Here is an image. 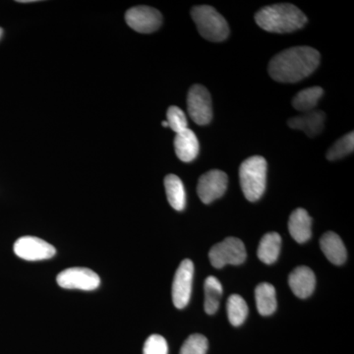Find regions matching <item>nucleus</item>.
Here are the masks:
<instances>
[{"instance_id": "nucleus-27", "label": "nucleus", "mask_w": 354, "mask_h": 354, "mask_svg": "<svg viewBox=\"0 0 354 354\" xmlns=\"http://www.w3.org/2000/svg\"><path fill=\"white\" fill-rule=\"evenodd\" d=\"M162 124L164 127H169V123H167V121H162Z\"/></svg>"}, {"instance_id": "nucleus-28", "label": "nucleus", "mask_w": 354, "mask_h": 354, "mask_svg": "<svg viewBox=\"0 0 354 354\" xmlns=\"http://www.w3.org/2000/svg\"><path fill=\"white\" fill-rule=\"evenodd\" d=\"M2 32H3V31H2L1 28H0V38H1Z\"/></svg>"}, {"instance_id": "nucleus-24", "label": "nucleus", "mask_w": 354, "mask_h": 354, "mask_svg": "<svg viewBox=\"0 0 354 354\" xmlns=\"http://www.w3.org/2000/svg\"><path fill=\"white\" fill-rule=\"evenodd\" d=\"M209 342L205 335L200 334L191 335L180 349V354H206L208 351Z\"/></svg>"}, {"instance_id": "nucleus-22", "label": "nucleus", "mask_w": 354, "mask_h": 354, "mask_svg": "<svg viewBox=\"0 0 354 354\" xmlns=\"http://www.w3.org/2000/svg\"><path fill=\"white\" fill-rule=\"evenodd\" d=\"M228 320L234 327H239L246 320L248 306L245 300L239 295H230L227 304Z\"/></svg>"}, {"instance_id": "nucleus-4", "label": "nucleus", "mask_w": 354, "mask_h": 354, "mask_svg": "<svg viewBox=\"0 0 354 354\" xmlns=\"http://www.w3.org/2000/svg\"><path fill=\"white\" fill-rule=\"evenodd\" d=\"M191 16L203 38L214 43L225 41L230 35L227 20L214 7L199 6L193 7Z\"/></svg>"}, {"instance_id": "nucleus-17", "label": "nucleus", "mask_w": 354, "mask_h": 354, "mask_svg": "<svg viewBox=\"0 0 354 354\" xmlns=\"http://www.w3.org/2000/svg\"><path fill=\"white\" fill-rule=\"evenodd\" d=\"M281 235L277 232H268L262 237L258 246V258L265 264H274L281 253Z\"/></svg>"}, {"instance_id": "nucleus-20", "label": "nucleus", "mask_w": 354, "mask_h": 354, "mask_svg": "<svg viewBox=\"0 0 354 354\" xmlns=\"http://www.w3.org/2000/svg\"><path fill=\"white\" fill-rule=\"evenodd\" d=\"M205 311L209 315H213L220 307L221 298L223 297V286L215 277H209L205 281Z\"/></svg>"}, {"instance_id": "nucleus-14", "label": "nucleus", "mask_w": 354, "mask_h": 354, "mask_svg": "<svg viewBox=\"0 0 354 354\" xmlns=\"http://www.w3.org/2000/svg\"><path fill=\"white\" fill-rule=\"evenodd\" d=\"M199 141L196 134L189 128L177 133L174 139V150L177 158L184 162H190L197 158L199 153Z\"/></svg>"}, {"instance_id": "nucleus-2", "label": "nucleus", "mask_w": 354, "mask_h": 354, "mask_svg": "<svg viewBox=\"0 0 354 354\" xmlns=\"http://www.w3.org/2000/svg\"><path fill=\"white\" fill-rule=\"evenodd\" d=\"M255 21L261 29L270 32L286 34L301 29L306 24V15L290 3L272 4L258 11Z\"/></svg>"}, {"instance_id": "nucleus-9", "label": "nucleus", "mask_w": 354, "mask_h": 354, "mask_svg": "<svg viewBox=\"0 0 354 354\" xmlns=\"http://www.w3.org/2000/svg\"><path fill=\"white\" fill-rule=\"evenodd\" d=\"M125 21L134 31L142 34H150L160 29L162 17L157 9L142 6L133 7L127 10Z\"/></svg>"}, {"instance_id": "nucleus-16", "label": "nucleus", "mask_w": 354, "mask_h": 354, "mask_svg": "<svg viewBox=\"0 0 354 354\" xmlns=\"http://www.w3.org/2000/svg\"><path fill=\"white\" fill-rule=\"evenodd\" d=\"M321 249L327 259L335 265H342L346 262L348 253L341 237L335 232H326L320 241Z\"/></svg>"}, {"instance_id": "nucleus-19", "label": "nucleus", "mask_w": 354, "mask_h": 354, "mask_svg": "<svg viewBox=\"0 0 354 354\" xmlns=\"http://www.w3.org/2000/svg\"><path fill=\"white\" fill-rule=\"evenodd\" d=\"M165 193L167 201L176 211H183L186 205V193L181 179L174 174H169L165 178Z\"/></svg>"}, {"instance_id": "nucleus-25", "label": "nucleus", "mask_w": 354, "mask_h": 354, "mask_svg": "<svg viewBox=\"0 0 354 354\" xmlns=\"http://www.w3.org/2000/svg\"><path fill=\"white\" fill-rule=\"evenodd\" d=\"M167 118L169 127L176 134L188 128L187 118H186L185 113H183V109L177 108L176 106H169L167 109Z\"/></svg>"}, {"instance_id": "nucleus-5", "label": "nucleus", "mask_w": 354, "mask_h": 354, "mask_svg": "<svg viewBox=\"0 0 354 354\" xmlns=\"http://www.w3.org/2000/svg\"><path fill=\"white\" fill-rule=\"evenodd\" d=\"M247 257L245 246L236 237H227L220 243L212 247L209 252L211 264L216 269H221L227 265H241Z\"/></svg>"}, {"instance_id": "nucleus-11", "label": "nucleus", "mask_w": 354, "mask_h": 354, "mask_svg": "<svg viewBox=\"0 0 354 354\" xmlns=\"http://www.w3.org/2000/svg\"><path fill=\"white\" fill-rule=\"evenodd\" d=\"M228 177L225 172L213 169L203 174L198 181L197 193L204 204H211L227 191Z\"/></svg>"}, {"instance_id": "nucleus-8", "label": "nucleus", "mask_w": 354, "mask_h": 354, "mask_svg": "<svg viewBox=\"0 0 354 354\" xmlns=\"http://www.w3.org/2000/svg\"><path fill=\"white\" fill-rule=\"evenodd\" d=\"M193 277H194V264L189 259L183 260L176 270L172 283V301L174 306L183 309L189 304L192 292Z\"/></svg>"}, {"instance_id": "nucleus-23", "label": "nucleus", "mask_w": 354, "mask_h": 354, "mask_svg": "<svg viewBox=\"0 0 354 354\" xmlns=\"http://www.w3.org/2000/svg\"><path fill=\"white\" fill-rule=\"evenodd\" d=\"M354 150V133L351 132L344 135L342 138L330 147L326 153V158L329 160H337L348 156Z\"/></svg>"}, {"instance_id": "nucleus-1", "label": "nucleus", "mask_w": 354, "mask_h": 354, "mask_svg": "<svg viewBox=\"0 0 354 354\" xmlns=\"http://www.w3.org/2000/svg\"><path fill=\"white\" fill-rule=\"evenodd\" d=\"M320 64V53L310 46H295L278 53L270 62V76L279 83H297Z\"/></svg>"}, {"instance_id": "nucleus-6", "label": "nucleus", "mask_w": 354, "mask_h": 354, "mask_svg": "<svg viewBox=\"0 0 354 354\" xmlns=\"http://www.w3.org/2000/svg\"><path fill=\"white\" fill-rule=\"evenodd\" d=\"M58 286L65 290L91 291L101 285L99 274L88 268H70L58 274Z\"/></svg>"}, {"instance_id": "nucleus-13", "label": "nucleus", "mask_w": 354, "mask_h": 354, "mask_svg": "<svg viewBox=\"0 0 354 354\" xmlns=\"http://www.w3.org/2000/svg\"><path fill=\"white\" fill-rule=\"evenodd\" d=\"M326 114L321 111H312L304 115L290 118L288 121V127L292 129L301 130L306 133L310 138H314L323 131L325 125Z\"/></svg>"}, {"instance_id": "nucleus-7", "label": "nucleus", "mask_w": 354, "mask_h": 354, "mask_svg": "<svg viewBox=\"0 0 354 354\" xmlns=\"http://www.w3.org/2000/svg\"><path fill=\"white\" fill-rule=\"evenodd\" d=\"M187 109L190 118L198 125L209 124L213 118L211 95L204 86L194 85L187 95Z\"/></svg>"}, {"instance_id": "nucleus-12", "label": "nucleus", "mask_w": 354, "mask_h": 354, "mask_svg": "<svg viewBox=\"0 0 354 354\" xmlns=\"http://www.w3.org/2000/svg\"><path fill=\"white\" fill-rule=\"evenodd\" d=\"M288 283L295 297L304 299L311 297L315 290L316 277L310 268L301 266L291 272Z\"/></svg>"}, {"instance_id": "nucleus-15", "label": "nucleus", "mask_w": 354, "mask_h": 354, "mask_svg": "<svg viewBox=\"0 0 354 354\" xmlns=\"http://www.w3.org/2000/svg\"><path fill=\"white\" fill-rule=\"evenodd\" d=\"M312 218L306 209L298 208L292 212L288 221V230L298 243H305L311 239Z\"/></svg>"}, {"instance_id": "nucleus-10", "label": "nucleus", "mask_w": 354, "mask_h": 354, "mask_svg": "<svg viewBox=\"0 0 354 354\" xmlns=\"http://www.w3.org/2000/svg\"><path fill=\"white\" fill-rule=\"evenodd\" d=\"M14 253L26 261H43L53 258L57 253L55 247L35 236L21 237L14 244Z\"/></svg>"}, {"instance_id": "nucleus-21", "label": "nucleus", "mask_w": 354, "mask_h": 354, "mask_svg": "<svg viewBox=\"0 0 354 354\" xmlns=\"http://www.w3.org/2000/svg\"><path fill=\"white\" fill-rule=\"evenodd\" d=\"M323 94L324 90L321 87L304 88L293 97V108L302 113H309L315 109Z\"/></svg>"}, {"instance_id": "nucleus-3", "label": "nucleus", "mask_w": 354, "mask_h": 354, "mask_svg": "<svg viewBox=\"0 0 354 354\" xmlns=\"http://www.w3.org/2000/svg\"><path fill=\"white\" fill-rule=\"evenodd\" d=\"M267 167V160L260 156L247 158L239 167L241 189L248 201H258L264 194Z\"/></svg>"}, {"instance_id": "nucleus-26", "label": "nucleus", "mask_w": 354, "mask_h": 354, "mask_svg": "<svg viewBox=\"0 0 354 354\" xmlns=\"http://www.w3.org/2000/svg\"><path fill=\"white\" fill-rule=\"evenodd\" d=\"M169 346L165 337L160 335H152L144 344L143 354H167Z\"/></svg>"}, {"instance_id": "nucleus-18", "label": "nucleus", "mask_w": 354, "mask_h": 354, "mask_svg": "<svg viewBox=\"0 0 354 354\" xmlns=\"http://www.w3.org/2000/svg\"><path fill=\"white\" fill-rule=\"evenodd\" d=\"M255 299L258 312L262 316H270L276 311L277 295L274 286L271 283H260L255 288Z\"/></svg>"}]
</instances>
